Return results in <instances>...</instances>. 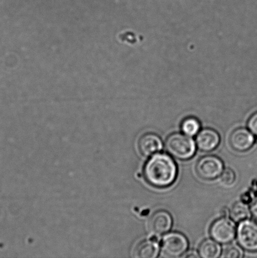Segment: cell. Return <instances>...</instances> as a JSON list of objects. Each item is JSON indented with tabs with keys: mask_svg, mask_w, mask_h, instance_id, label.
<instances>
[{
	"mask_svg": "<svg viewBox=\"0 0 257 258\" xmlns=\"http://www.w3.org/2000/svg\"><path fill=\"white\" fill-rule=\"evenodd\" d=\"M177 164L167 154L157 153L151 156L143 168V175L151 185L167 188L175 183L178 176Z\"/></svg>",
	"mask_w": 257,
	"mask_h": 258,
	"instance_id": "6da1fadb",
	"label": "cell"
},
{
	"mask_svg": "<svg viewBox=\"0 0 257 258\" xmlns=\"http://www.w3.org/2000/svg\"><path fill=\"white\" fill-rule=\"evenodd\" d=\"M165 148L174 158L184 161L192 158L196 151L195 141L184 133H175L168 136L165 141Z\"/></svg>",
	"mask_w": 257,
	"mask_h": 258,
	"instance_id": "7a4b0ae2",
	"label": "cell"
},
{
	"mask_svg": "<svg viewBox=\"0 0 257 258\" xmlns=\"http://www.w3.org/2000/svg\"><path fill=\"white\" fill-rule=\"evenodd\" d=\"M188 247L187 237L180 232H172L166 234L161 241V250L168 257L182 256L187 251Z\"/></svg>",
	"mask_w": 257,
	"mask_h": 258,
	"instance_id": "3957f363",
	"label": "cell"
},
{
	"mask_svg": "<svg viewBox=\"0 0 257 258\" xmlns=\"http://www.w3.org/2000/svg\"><path fill=\"white\" fill-rule=\"evenodd\" d=\"M236 239L241 248L257 252V223L251 220L241 221L236 229Z\"/></svg>",
	"mask_w": 257,
	"mask_h": 258,
	"instance_id": "277c9868",
	"label": "cell"
},
{
	"mask_svg": "<svg viewBox=\"0 0 257 258\" xmlns=\"http://www.w3.org/2000/svg\"><path fill=\"white\" fill-rule=\"evenodd\" d=\"M224 164L217 156L208 155L199 159L196 166V173L201 179L213 180L221 175Z\"/></svg>",
	"mask_w": 257,
	"mask_h": 258,
	"instance_id": "5b68a950",
	"label": "cell"
},
{
	"mask_svg": "<svg viewBox=\"0 0 257 258\" xmlns=\"http://www.w3.org/2000/svg\"><path fill=\"white\" fill-rule=\"evenodd\" d=\"M210 233L213 239L218 243L228 244L235 238L236 227L232 221L223 217L211 225Z\"/></svg>",
	"mask_w": 257,
	"mask_h": 258,
	"instance_id": "8992f818",
	"label": "cell"
},
{
	"mask_svg": "<svg viewBox=\"0 0 257 258\" xmlns=\"http://www.w3.org/2000/svg\"><path fill=\"white\" fill-rule=\"evenodd\" d=\"M255 139L252 133L245 128H238L231 133L229 143L234 150L245 152L249 150L255 143Z\"/></svg>",
	"mask_w": 257,
	"mask_h": 258,
	"instance_id": "52a82bcc",
	"label": "cell"
},
{
	"mask_svg": "<svg viewBox=\"0 0 257 258\" xmlns=\"http://www.w3.org/2000/svg\"><path fill=\"white\" fill-rule=\"evenodd\" d=\"M172 226V216L168 212L162 210L155 212L148 222V228L155 236L167 233Z\"/></svg>",
	"mask_w": 257,
	"mask_h": 258,
	"instance_id": "ba28073f",
	"label": "cell"
},
{
	"mask_svg": "<svg viewBox=\"0 0 257 258\" xmlns=\"http://www.w3.org/2000/svg\"><path fill=\"white\" fill-rule=\"evenodd\" d=\"M138 149L145 157H151L160 153L163 148L162 139L157 134L147 133L143 135L138 141Z\"/></svg>",
	"mask_w": 257,
	"mask_h": 258,
	"instance_id": "9c48e42d",
	"label": "cell"
},
{
	"mask_svg": "<svg viewBox=\"0 0 257 258\" xmlns=\"http://www.w3.org/2000/svg\"><path fill=\"white\" fill-rule=\"evenodd\" d=\"M219 134L212 128H205L199 132L196 137V145L200 150L211 152L215 150L220 143Z\"/></svg>",
	"mask_w": 257,
	"mask_h": 258,
	"instance_id": "30bf717a",
	"label": "cell"
},
{
	"mask_svg": "<svg viewBox=\"0 0 257 258\" xmlns=\"http://www.w3.org/2000/svg\"><path fill=\"white\" fill-rule=\"evenodd\" d=\"M160 252L157 239L151 238L141 242L135 250L134 256L140 258H155Z\"/></svg>",
	"mask_w": 257,
	"mask_h": 258,
	"instance_id": "8fae6325",
	"label": "cell"
},
{
	"mask_svg": "<svg viewBox=\"0 0 257 258\" xmlns=\"http://www.w3.org/2000/svg\"><path fill=\"white\" fill-rule=\"evenodd\" d=\"M199 255L203 258H216L221 254V247L215 240L208 239L201 242L199 247Z\"/></svg>",
	"mask_w": 257,
	"mask_h": 258,
	"instance_id": "7c38bea8",
	"label": "cell"
},
{
	"mask_svg": "<svg viewBox=\"0 0 257 258\" xmlns=\"http://www.w3.org/2000/svg\"><path fill=\"white\" fill-rule=\"evenodd\" d=\"M250 210L243 202H236L233 205L230 211L231 219L235 222H240L250 216Z\"/></svg>",
	"mask_w": 257,
	"mask_h": 258,
	"instance_id": "4fadbf2b",
	"label": "cell"
},
{
	"mask_svg": "<svg viewBox=\"0 0 257 258\" xmlns=\"http://www.w3.org/2000/svg\"><path fill=\"white\" fill-rule=\"evenodd\" d=\"M181 127L184 134L193 137L196 136L200 131L201 123L197 118L189 117L183 120Z\"/></svg>",
	"mask_w": 257,
	"mask_h": 258,
	"instance_id": "5bb4252c",
	"label": "cell"
},
{
	"mask_svg": "<svg viewBox=\"0 0 257 258\" xmlns=\"http://www.w3.org/2000/svg\"><path fill=\"white\" fill-rule=\"evenodd\" d=\"M243 256V251L236 244H230L226 247L221 257L227 258H240Z\"/></svg>",
	"mask_w": 257,
	"mask_h": 258,
	"instance_id": "9a60e30c",
	"label": "cell"
},
{
	"mask_svg": "<svg viewBox=\"0 0 257 258\" xmlns=\"http://www.w3.org/2000/svg\"><path fill=\"white\" fill-rule=\"evenodd\" d=\"M236 179L235 173L232 169L230 168H226L223 171L221 176V180L223 183L227 185H230L235 182Z\"/></svg>",
	"mask_w": 257,
	"mask_h": 258,
	"instance_id": "2e32d148",
	"label": "cell"
},
{
	"mask_svg": "<svg viewBox=\"0 0 257 258\" xmlns=\"http://www.w3.org/2000/svg\"><path fill=\"white\" fill-rule=\"evenodd\" d=\"M247 125L251 133L257 137V112L254 113L249 118Z\"/></svg>",
	"mask_w": 257,
	"mask_h": 258,
	"instance_id": "e0dca14e",
	"label": "cell"
},
{
	"mask_svg": "<svg viewBox=\"0 0 257 258\" xmlns=\"http://www.w3.org/2000/svg\"><path fill=\"white\" fill-rule=\"evenodd\" d=\"M250 210L252 216L257 220V197L251 202Z\"/></svg>",
	"mask_w": 257,
	"mask_h": 258,
	"instance_id": "ac0fdd59",
	"label": "cell"
},
{
	"mask_svg": "<svg viewBox=\"0 0 257 258\" xmlns=\"http://www.w3.org/2000/svg\"><path fill=\"white\" fill-rule=\"evenodd\" d=\"M185 257H200V256L197 252L192 251L189 252L188 254H186Z\"/></svg>",
	"mask_w": 257,
	"mask_h": 258,
	"instance_id": "d6986e66",
	"label": "cell"
},
{
	"mask_svg": "<svg viewBox=\"0 0 257 258\" xmlns=\"http://www.w3.org/2000/svg\"><path fill=\"white\" fill-rule=\"evenodd\" d=\"M229 214H230V212H229L227 209L224 208L221 211V215L223 217H227Z\"/></svg>",
	"mask_w": 257,
	"mask_h": 258,
	"instance_id": "ffe728a7",
	"label": "cell"
}]
</instances>
